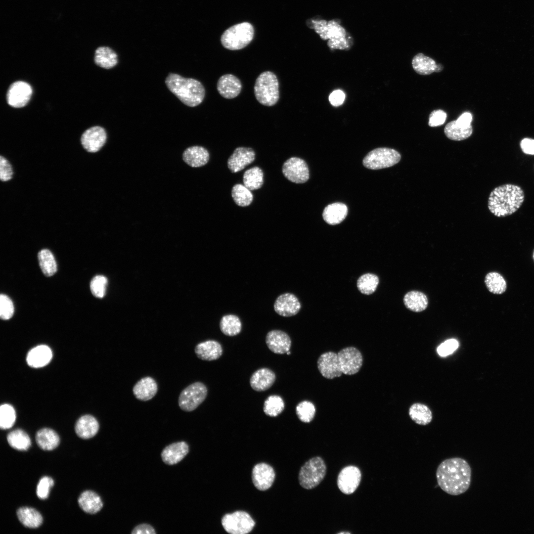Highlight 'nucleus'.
<instances>
[{
  "label": "nucleus",
  "instance_id": "nucleus-3",
  "mask_svg": "<svg viewBox=\"0 0 534 534\" xmlns=\"http://www.w3.org/2000/svg\"><path fill=\"white\" fill-rule=\"evenodd\" d=\"M169 90L184 104L194 107L200 104L205 96L203 86L198 81L185 78L174 73H170L165 81Z\"/></svg>",
  "mask_w": 534,
  "mask_h": 534
},
{
  "label": "nucleus",
  "instance_id": "nucleus-41",
  "mask_svg": "<svg viewBox=\"0 0 534 534\" xmlns=\"http://www.w3.org/2000/svg\"><path fill=\"white\" fill-rule=\"evenodd\" d=\"M231 196L236 204L241 207L249 206L253 200L250 190L241 184H236L233 186Z\"/></svg>",
  "mask_w": 534,
  "mask_h": 534
},
{
  "label": "nucleus",
  "instance_id": "nucleus-40",
  "mask_svg": "<svg viewBox=\"0 0 534 534\" xmlns=\"http://www.w3.org/2000/svg\"><path fill=\"white\" fill-rule=\"evenodd\" d=\"M40 267L43 273L51 276L57 271V265L52 253L48 249L41 250L38 253Z\"/></svg>",
  "mask_w": 534,
  "mask_h": 534
},
{
  "label": "nucleus",
  "instance_id": "nucleus-1",
  "mask_svg": "<svg viewBox=\"0 0 534 534\" xmlns=\"http://www.w3.org/2000/svg\"><path fill=\"white\" fill-rule=\"evenodd\" d=\"M436 478L439 486L444 491L451 495H458L469 488L471 469L463 458L446 459L438 467Z\"/></svg>",
  "mask_w": 534,
  "mask_h": 534
},
{
  "label": "nucleus",
  "instance_id": "nucleus-5",
  "mask_svg": "<svg viewBox=\"0 0 534 534\" xmlns=\"http://www.w3.org/2000/svg\"><path fill=\"white\" fill-rule=\"evenodd\" d=\"M254 29L249 22L233 25L222 34L221 42L222 46L229 50H236L247 46L253 40Z\"/></svg>",
  "mask_w": 534,
  "mask_h": 534
},
{
  "label": "nucleus",
  "instance_id": "nucleus-32",
  "mask_svg": "<svg viewBox=\"0 0 534 534\" xmlns=\"http://www.w3.org/2000/svg\"><path fill=\"white\" fill-rule=\"evenodd\" d=\"M17 516L20 522L25 527L37 528L43 523L41 514L36 510L30 507L20 508L17 511Z\"/></svg>",
  "mask_w": 534,
  "mask_h": 534
},
{
  "label": "nucleus",
  "instance_id": "nucleus-50",
  "mask_svg": "<svg viewBox=\"0 0 534 534\" xmlns=\"http://www.w3.org/2000/svg\"><path fill=\"white\" fill-rule=\"evenodd\" d=\"M54 485L53 479L45 476L41 479L37 485L36 493L38 497L42 499L47 498L50 489Z\"/></svg>",
  "mask_w": 534,
  "mask_h": 534
},
{
  "label": "nucleus",
  "instance_id": "nucleus-31",
  "mask_svg": "<svg viewBox=\"0 0 534 534\" xmlns=\"http://www.w3.org/2000/svg\"><path fill=\"white\" fill-rule=\"evenodd\" d=\"M36 441L38 446L44 450L55 449L60 442L58 434L49 428H43L36 433Z\"/></svg>",
  "mask_w": 534,
  "mask_h": 534
},
{
  "label": "nucleus",
  "instance_id": "nucleus-17",
  "mask_svg": "<svg viewBox=\"0 0 534 534\" xmlns=\"http://www.w3.org/2000/svg\"><path fill=\"white\" fill-rule=\"evenodd\" d=\"M252 478L254 485L258 490H266L272 485L275 479V472L268 464L259 463L252 470Z\"/></svg>",
  "mask_w": 534,
  "mask_h": 534
},
{
  "label": "nucleus",
  "instance_id": "nucleus-54",
  "mask_svg": "<svg viewBox=\"0 0 534 534\" xmlns=\"http://www.w3.org/2000/svg\"><path fill=\"white\" fill-rule=\"evenodd\" d=\"M520 147L525 154L534 155V139L524 138L520 142Z\"/></svg>",
  "mask_w": 534,
  "mask_h": 534
},
{
  "label": "nucleus",
  "instance_id": "nucleus-4",
  "mask_svg": "<svg viewBox=\"0 0 534 534\" xmlns=\"http://www.w3.org/2000/svg\"><path fill=\"white\" fill-rule=\"evenodd\" d=\"M254 93L257 100L262 105H275L279 97V83L276 75L270 71L262 73L256 80Z\"/></svg>",
  "mask_w": 534,
  "mask_h": 534
},
{
  "label": "nucleus",
  "instance_id": "nucleus-34",
  "mask_svg": "<svg viewBox=\"0 0 534 534\" xmlns=\"http://www.w3.org/2000/svg\"><path fill=\"white\" fill-rule=\"evenodd\" d=\"M94 62L96 65L102 68L110 69L117 64V55L109 47L100 46L95 50Z\"/></svg>",
  "mask_w": 534,
  "mask_h": 534
},
{
  "label": "nucleus",
  "instance_id": "nucleus-16",
  "mask_svg": "<svg viewBox=\"0 0 534 534\" xmlns=\"http://www.w3.org/2000/svg\"><path fill=\"white\" fill-rule=\"evenodd\" d=\"M255 159V152L249 147H238L227 160V166L231 172L235 173L243 170Z\"/></svg>",
  "mask_w": 534,
  "mask_h": 534
},
{
  "label": "nucleus",
  "instance_id": "nucleus-59",
  "mask_svg": "<svg viewBox=\"0 0 534 534\" xmlns=\"http://www.w3.org/2000/svg\"><path fill=\"white\" fill-rule=\"evenodd\" d=\"M533 257H534V252Z\"/></svg>",
  "mask_w": 534,
  "mask_h": 534
},
{
  "label": "nucleus",
  "instance_id": "nucleus-45",
  "mask_svg": "<svg viewBox=\"0 0 534 534\" xmlns=\"http://www.w3.org/2000/svg\"><path fill=\"white\" fill-rule=\"evenodd\" d=\"M315 411L313 404L308 400L300 402L296 407V412L298 418L305 423H309L312 420Z\"/></svg>",
  "mask_w": 534,
  "mask_h": 534
},
{
  "label": "nucleus",
  "instance_id": "nucleus-52",
  "mask_svg": "<svg viewBox=\"0 0 534 534\" xmlns=\"http://www.w3.org/2000/svg\"><path fill=\"white\" fill-rule=\"evenodd\" d=\"M446 116V113L442 110H434L430 114L428 125L433 127L441 126L445 122Z\"/></svg>",
  "mask_w": 534,
  "mask_h": 534
},
{
  "label": "nucleus",
  "instance_id": "nucleus-26",
  "mask_svg": "<svg viewBox=\"0 0 534 534\" xmlns=\"http://www.w3.org/2000/svg\"><path fill=\"white\" fill-rule=\"evenodd\" d=\"M275 375L270 369L267 368H260L252 375L250 384L255 391L261 392L269 389L274 383Z\"/></svg>",
  "mask_w": 534,
  "mask_h": 534
},
{
  "label": "nucleus",
  "instance_id": "nucleus-23",
  "mask_svg": "<svg viewBox=\"0 0 534 534\" xmlns=\"http://www.w3.org/2000/svg\"><path fill=\"white\" fill-rule=\"evenodd\" d=\"M197 356L203 360L212 361L218 359L222 354L221 345L215 340H207L198 344L194 349Z\"/></svg>",
  "mask_w": 534,
  "mask_h": 534
},
{
  "label": "nucleus",
  "instance_id": "nucleus-15",
  "mask_svg": "<svg viewBox=\"0 0 534 534\" xmlns=\"http://www.w3.org/2000/svg\"><path fill=\"white\" fill-rule=\"evenodd\" d=\"M317 367L321 374L326 379L339 377L343 374L337 353L333 352L321 355L317 360Z\"/></svg>",
  "mask_w": 534,
  "mask_h": 534
},
{
  "label": "nucleus",
  "instance_id": "nucleus-33",
  "mask_svg": "<svg viewBox=\"0 0 534 534\" xmlns=\"http://www.w3.org/2000/svg\"><path fill=\"white\" fill-rule=\"evenodd\" d=\"M403 302L406 308L415 312H420L425 310L428 304L426 295L418 291L407 292L404 296Z\"/></svg>",
  "mask_w": 534,
  "mask_h": 534
},
{
  "label": "nucleus",
  "instance_id": "nucleus-2",
  "mask_svg": "<svg viewBox=\"0 0 534 534\" xmlns=\"http://www.w3.org/2000/svg\"><path fill=\"white\" fill-rule=\"evenodd\" d=\"M525 199L522 188L516 184L507 183L495 187L488 199V208L495 216L503 218L512 215L522 206Z\"/></svg>",
  "mask_w": 534,
  "mask_h": 534
},
{
  "label": "nucleus",
  "instance_id": "nucleus-28",
  "mask_svg": "<svg viewBox=\"0 0 534 534\" xmlns=\"http://www.w3.org/2000/svg\"><path fill=\"white\" fill-rule=\"evenodd\" d=\"M412 65L416 73L422 75H429L434 72H439L443 69L441 64H437L434 59L422 53L413 57Z\"/></svg>",
  "mask_w": 534,
  "mask_h": 534
},
{
  "label": "nucleus",
  "instance_id": "nucleus-37",
  "mask_svg": "<svg viewBox=\"0 0 534 534\" xmlns=\"http://www.w3.org/2000/svg\"><path fill=\"white\" fill-rule=\"evenodd\" d=\"M7 440L10 446L18 450H27L31 445L29 436L21 429H16L9 432L7 436Z\"/></svg>",
  "mask_w": 534,
  "mask_h": 534
},
{
  "label": "nucleus",
  "instance_id": "nucleus-14",
  "mask_svg": "<svg viewBox=\"0 0 534 534\" xmlns=\"http://www.w3.org/2000/svg\"><path fill=\"white\" fill-rule=\"evenodd\" d=\"M361 478V474L358 468L352 465L346 466L338 475V487L343 493L351 494L358 487Z\"/></svg>",
  "mask_w": 534,
  "mask_h": 534
},
{
  "label": "nucleus",
  "instance_id": "nucleus-6",
  "mask_svg": "<svg viewBox=\"0 0 534 534\" xmlns=\"http://www.w3.org/2000/svg\"><path fill=\"white\" fill-rule=\"evenodd\" d=\"M326 465L319 456L308 460L301 468L299 481L304 489L311 490L317 487L323 480L326 473Z\"/></svg>",
  "mask_w": 534,
  "mask_h": 534
},
{
  "label": "nucleus",
  "instance_id": "nucleus-43",
  "mask_svg": "<svg viewBox=\"0 0 534 534\" xmlns=\"http://www.w3.org/2000/svg\"><path fill=\"white\" fill-rule=\"evenodd\" d=\"M379 282V278L376 275L367 273L358 278L356 284L357 287L361 293L370 295L375 291Z\"/></svg>",
  "mask_w": 534,
  "mask_h": 534
},
{
  "label": "nucleus",
  "instance_id": "nucleus-36",
  "mask_svg": "<svg viewBox=\"0 0 534 534\" xmlns=\"http://www.w3.org/2000/svg\"><path fill=\"white\" fill-rule=\"evenodd\" d=\"M409 415L415 423L420 425H426L429 424L432 419V413L430 409L426 405L419 403H414L410 406Z\"/></svg>",
  "mask_w": 534,
  "mask_h": 534
},
{
  "label": "nucleus",
  "instance_id": "nucleus-10",
  "mask_svg": "<svg viewBox=\"0 0 534 534\" xmlns=\"http://www.w3.org/2000/svg\"><path fill=\"white\" fill-rule=\"evenodd\" d=\"M282 172L289 180L296 183H303L309 178V170L306 162L298 157H291L283 164Z\"/></svg>",
  "mask_w": 534,
  "mask_h": 534
},
{
  "label": "nucleus",
  "instance_id": "nucleus-55",
  "mask_svg": "<svg viewBox=\"0 0 534 534\" xmlns=\"http://www.w3.org/2000/svg\"><path fill=\"white\" fill-rule=\"evenodd\" d=\"M156 533L155 529L152 526L145 523L136 526L131 532L132 534H155Z\"/></svg>",
  "mask_w": 534,
  "mask_h": 534
},
{
  "label": "nucleus",
  "instance_id": "nucleus-25",
  "mask_svg": "<svg viewBox=\"0 0 534 534\" xmlns=\"http://www.w3.org/2000/svg\"><path fill=\"white\" fill-rule=\"evenodd\" d=\"M52 357V353L47 346L39 345L32 349L26 356L28 364L32 367L40 368L47 365Z\"/></svg>",
  "mask_w": 534,
  "mask_h": 534
},
{
  "label": "nucleus",
  "instance_id": "nucleus-46",
  "mask_svg": "<svg viewBox=\"0 0 534 534\" xmlns=\"http://www.w3.org/2000/svg\"><path fill=\"white\" fill-rule=\"evenodd\" d=\"M16 420L15 411L10 404H3L0 407V427L2 429L10 428Z\"/></svg>",
  "mask_w": 534,
  "mask_h": 534
},
{
  "label": "nucleus",
  "instance_id": "nucleus-22",
  "mask_svg": "<svg viewBox=\"0 0 534 534\" xmlns=\"http://www.w3.org/2000/svg\"><path fill=\"white\" fill-rule=\"evenodd\" d=\"M157 391L158 386L156 381L150 376L140 379L133 388L134 397L141 401L152 399L157 394Z\"/></svg>",
  "mask_w": 534,
  "mask_h": 534
},
{
  "label": "nucleus",
  "instance_id": "nucleus-56",
  "mask_svg": "<svg viewBox=\"0 0 534 534\" xmlns=\"http://www.w3.org/2000/svg\"><path fill=\"white\" fill-rule=\"evenodd\" d=\"M472 120V116L469 112H464L461 115L458 119L455 120L456 123L463 127H469L471 126V123Z\"/></svg>",
  "mask_w": 534,
  "mask_h": 534
},
{
  "label": "nucleus",
  "instance_id": "nucleus-11",
  "mask_svg": "<svg viewBox=\"0 0 534 534\" xmlns=\"http://www.w3.org/2000/svg\"><path fill=\"white\" fill-rule=\"evenodd\" d=\"M337 355L343 374L351 375L359 371L362 365L363 358L357 349L347 347L340 351Z\"/></svg>",
  "mask_w": 534,
  "mask_h": 534
},
{
  "label": "nucleus",
  "instance_id": "nucleus-9",
  "mask_svg": "<svg viewBox=\"0 0 534 534\" xmlns=\"http://www.w3.org/2000/svg\"><path fill=\"white\" fill-rule=\"evenodd\" d=\"M224 530L231 534H246L253 529L255 523L246 512L237 511L224 515L222 519Z\"/></svg>",
  "mask_w": 534,
  "mask_h": 534
},
{
  "label": "nucleus",
  "instance_id": "nucleus-42",
  "mask_svg": "<svg viewBox=\"0 0 534 534\" xmlns=\"http://www.w3.org/2000/svg\"><path fill=\"white\" fill-rule=\"evenodd\" d=\"M486 285L490 292L501 294L506 289V283L501 275L496 272L488 273L485 279Z\"/></svg>",
  "mask_w": 534,
  "mask_h": 534
},
{
  "label": "nucleus",
  "instance_id": "nucleus-7",
  "mask_svg": "<svg viewBox=\"0 0 534 534\" xmlns=\"http://www.w3.org/2000/svg\"><path fill=\"white\" fill-rule=\"evenodd\" d=\"M400 154L397 150L380 147L369 152L363 159V166L369 169L379 170L392 167L399 162Z\"/></svg>",
  "mask_w": 534,
  "mask_h": 534
},
{
  "label": "nucleus",
  "instance_id": "nucleus-51",
  "mask_svg": "<svg viewBox=\"0 0 534 534\" xmlns=\"http://www.w3.org/2000/svg\"><path fill=\"white\" fill-rule=\"evenodd\" d=\"M458 341L454 339H448L441 344L437 348V352L441 356L452 354L458 347Z\"/></svg>",
  "mask_w": 534,
  "mask_h": 534
},
{
  "label": "nucleus",
  "instance_id": "nucleus-49",
  "mask_svg": "<svg viewBox=\"0 0 534 534\" xmlns=\"http://www.w3.org/2000/svg\"><path fill=\"white\" fill-rule=\"evenodd\" d=\"M14 175L13 168L9 161L5 157L0 156V180L6 182L11 180Z\"/></svg>",
  "mask_w": 534,
  "mask_h": 534
},
{
  "label": "nucleus",
  "instance_id": "nucleus-8",
  "mask_svg": "<svg viewBox=\"0 0 534 534\" xmlns=\"http://www.w3.org/2000/svg\"><path fill=\"white\" fill-rule=\"evenodd\" d=\"M207 389L202 383L196 382L188 385L180 393L178 403L180 408L186 412L195 410L205 400Z\"/></svg>",
  "mask_w": 534,
  "mask_h": 534
},
{
  "label": "nucleus",
  "instance_id": "nucleus-47",
  "mask_svg": "<svg viewBox=\"0 0 534 534\" xmlns=\"http://www.w3.org/2000/svg\"><path fill=\"white\" fill-rule=\"evenodd\" d=\"M107 279L103 275H96L90 281V289L94 296L103 298L106 293Z\"/></svg>",
  "mask_w": 534,
  "mask_h": 534
},
{
  "label": "nucleus",
  "instance_id": "nucleus-13",
  "mask_svg": "<svg viewBox=\"0 0 534 534\" xmlns=\"http://www.w3.org/2000/svg\"><path fill=\"white\" fill-rule=\"evenodd\" d=\"M32 94V89L29 84L23 81H17L10 86L6 99L10 106L20 108L27 104Z\"/></svg>",
  "mask_w": 534,
  "mask_h": 534
},
{
  "label": "nucleus",
  "instance_id": "nucleus-57",
  "mask_svg": "<svg viewBox=\"0 0 534 534\" xmlns=\"http://www.w3.org/2000/svg\"><path fill=\"white\" fill-rule=\"evenodd\" d=\"M339 534H350V533H349L348 532H340Z\"/></svg>",
  "mask_w": 534,
  "mask_h": 534
},
{
  "label": "nucleus",
  "instance_id": "nucleus-35",
  "mask_svg": "<svg viewBox=\"0 0 534 534\" xmlns=\"http://www.w3.org/2000/svg\"><path fill=\"white\" fill-rule=\"evenodd\" d=\"M473 132L472 126L463 127L457 124L455 121L448 123L444 129V133L449 139L455 141L464 140L471 136Z\"/></svg>",
  "mask_w": 534,
  "mask_h": 534
},
{
  "label": "nucleus",
  "instance_id": "nucleus-21",
  "mask_svg": "<svg viewBox=\"0 0 534 534\" xmlns=\"http://www.w3.org/2000/svg\"><path fill=\"white\" fill-rule=\"evenodd\" d=\"M189 452L188 444L183 441L172 443L162 451L161 457L166 464L172 465L181 461Z\"/></svg>",
  "mask_w": 534,
  "mask_h": 534
},
{
  "label": "nucleus",
  "instance_id": "nucleus-27",
  "mask_svg": "<svg viewBox=\"0 0 534 534\" xmlns=\"http://www.w3.org/2000/svg\"><path fill=\"white\" fill-rule=\"evenodd\" d=\"M75 432L81 438L88 439L94 437L99 430V423L95 417L90 415L81 417L75 425Z\"/></svg>",
  "mask_w": 534,
  "mask_h": 534
},
{
  "label": "nucleus",
  "instance_id": "nucleus-53",
  "mask_svg": "<svg viewBox=\"0 0 534 534\" xmlns=\"http://www.w3.org/2000/svg\"><path fill=\"white\" fill-rule=\"evenodd\" d=\"M345 98L344 92L339 89L333 91L329 96L330 103L334 106H338L343 104Z\"/></svg>",
  "mask_w": 534,
  "mask_h": 534
},
{
  "label": "nucleus",
  "instance_id": "nucleus-38",
  "mask_svg": "<svg viewBox=\"0 0 534 534\" xmlns=\"http://www.w3.org/2000/svg\"><path fill=\"white\" fill-rule=\"evenodd\" d=\"M244 185L250 190L260 188L264 183V173L259 167L255 166L246 170L243 176Z\"/></svg>",
  "mask_w": 534,
  "mask_h": 534
},
{
  "label": "nucleus",
  "instance_id": "nucleus-20",
  "mask_svg": "<svg viewBox=\"0 0 534 534\" xmlns=\"http://www.w3.org/2000/svg\"><path fill=\"white\" fill-rule=\"evenodd\" d=\"M242 84L238 78L232 74L222 76L217 83V89L223 97L232 99L240 93Z\"/></svg>",
  "mask_w": 534,
  "mask_h": 534
},
{
  "label": "nucleus",
  "instance_id": "nucleus-12",
  "mask_svg": "<svg viewBox=\"0 0 534 534\" xmlns=\"http://www.w3.org/2000/svg\"><path fill=\"white\" fill-rule=\"evenodd\" d=\"M106 139L105 130L101 127L95 126L85 131L81 135L80 141L86 151L95 153L104 145Z\"/></svg>",
  "mask_w": 534,
  "mask_h": 534
},
{
  "label": "nucleus",
  "instance_id": "nucleus-58",
  "mask_svg": "<svg viewBox=\"0 0 534 534\" xmlns=\"http://www.w3.org/2000/svg\"><path fill=\"white\" fill-rule=\"evenodd\" d=\"M287 355H289L291 354V352L289 351L286 353Z\"/></svg>",
  "mask_w": 534,
  "mask_h": 534
},
{
  "label": "nucleus",
  "instance_id": "nucleus-29",
  "mask_svg": "<svg viewBox=\"0 0 534 534\" xmlns=\"http://www.w3.org/2000/svg\"><path fill=\"white\" fill-rule=\"evenodd\" d=\"M348 209L342 203L336 202L327 205L324 209V221L330 225H336L343 222L347 216Z\"/></svg>",
  "mask_w": 534,
  "mask_h": 534
},
{
  "label": "nucleus",
  "instance_id": "nucleus-24",
  "mask_svg": "<svg viewBox=\"0 0 534 534\" xmlns=\"http://www.w3.org/2000/svg\"><path fill=\"white\" fill-rule=\"evenodd\" d=\"M208 151L200 146H193L186 148L182 154L184 162L191 167L197 168L205 165L209 161Z\"/></svg>",
  "mask_w": 534,
  "mask_h": 534
},
{
  "label": "nucleus",
  "instance_id": "nucleus-48",
  "mask_svg": "<svg viewBox=\"0 0 534 534\" xmlns=\"http://www.w3.org/2000/svg\"><path fill=\"white\" fill-rule=\"evenodd\" d=\"M14 306L11 299L4 294L0 296V317L2 319L7 320L13 316Z\"/></svg>",
  "mask_w": 534,
  "mask_h": 534
},
{
  "label": "nucleus",
  "instance_id": "nucleus-19",
  "mask_svg": "<svg viewBox=\"0 0 534 534\" xmlns=\"http://www.w3.org/2000/svg\"><path fill=\"white\" fill-rule=\"evenodd\" d=\"M266 342L268 349L277 354H283L289 351L291 341L289 335L284 331L273 330L267 333Z\"/></svg>",
  "mask_w": 534,
  "mask_h": 534
},
{
  "label": "nucleus",
  "instance_id": "nucleus-30",
  "mask_svg": "<svg viewBox=\"0 0 534 534\" xmlns=\"http://www.w3.org/2000/svg\"><path fill=\"white\" fill-rule=\"evenodd\" d=\"M80 508L89 514H95L103 507V502L100 497L95 492L90 490L84 491L78 498Z\"/></svg>",
  "mask_w": 534,
  "mask_h": 534
},
{
  "label": "nucleus",
  "instance_id": "nucleus-39",
  "mask_svg": "<svg viewBox=\"0 0 534 534\" xmlns=\"http://www.w3.org/2000/svg\"><path fill=\"white\" fill-rule=\"evenodd\" d=\"M220 329L224 335L233 336L241 331L242 324L239 318L234 314H227L222 318L220 322Z\"/></svg>",
  "mask_w": 534,
  "mask_h": 534
},
{
  "label": "nucleus",
  "instance_id": "nucleus-18",
  "mask_svg": "<svg viewBox=\"0 0 534 534\" xmlns=\"http://www.w3.org/2000/svg\"><path fill=\"white\" fill-rule=\"evenodd\" d=\"M301 304L294 294L286 293L279 296L274 303V310L279 315L288 317L296 315L300 311Z\"/></svg>",
  "mask_w": 534,
  "mask_h": 534
},
{
  "label": "nucleus",
  "instance_id": "nucleus-44",
  "mask_svg": "<svg viewBox=\"0 0 534 534\" xmlns=\"http://www.w3.org/2000/svg\"><path fill=\"white\" fill-rule=\"evenodd\" d=\"M282 399L277 395H271L264 402L263 410L265 413L270 417H276L284 409Z\"/></svg>",
  "mask_w": 534,
  "mask_h": 534
}]
</instances>
